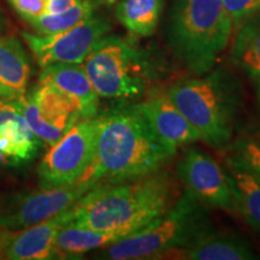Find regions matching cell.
Here are the masks:
<instances>
[{
  "mask_svg": "<svg viewBox=\"0 0 260 260\" xmlns=\"http://www.w3.org/2000/svg\"><path fill=\"white\" fill-rule=\"evenodd\" d=\"M174 155L139 104L122 103L96 115L95 155L82 181L100 184L141 178L160 171Z\"/></svg>",
  "mask_w": 260,
  "mask_h": 260,
  "instance_id": "obj_1",
  "label": "cell"
},
{
  "mask_svg": "<svg viewBox=\"0 0 260 260\" xmlns=\"http://www.w3.org/2000/svg\"><path fill=\"white\" fill-rule=\"evenodd\" d=\"M176 201V184L167 171L135 180L100 183L71 207L69 224L126 235L144 229Z\"/></svg>",
  "mask_w": 260,
  "mask_h": 260,
  "instance_id": "obj_2",
  "label": "cell"
},
{
  "mask_svg": "<svg viewBox=\"0 0 260 260\" xmlns=\"http://www.w3.org/2000/svg\"><path fill=\"white\" fill-rule=\"evenodd\" d=\"M167 95L210 146L220 148L232 140L243 93L229 71L212 69L198 77L177 81Z\"/></svg>",
  "mask_w": 260,
  "mask_h": 260,
  "instance_id": "obj_3",
  "label": "cell"
},
{
  "mask_svg": "<svg viewBox=\"0 0 260 260\" xmlns=\"http://www.w3.org/2000/svg\"><path fill=\"white\" fill-rule=\"evenodd\" d=\"M233 25L223 0H174L168 41L178 60L200 76L218 61L229 44Z\"/></svg>",
  "mask_w": 260,
  "mask_h": 260,
  "instance_id": "obj_4",
  "label": "cell"
},
{
  "mask_svg": "<svg viewBox=\"0 0 260 260\" xmlns=\"http://www.w3.org/2000/svg\"><path fill=\"white\" fill-rule=\"evenodd\" d=\"M207 206L187 189L171 209L144 229L107 246L99 258L110 260L165 259L169 253L188 245L211 229Z\"/></svg>",
  "mask_w": 260,
  "mask_h": 260,
  "instance_id": "obj_5",
  "label": "cell"
},
{
  "mask_svg": "<svg viewBox=\"0 0 260 260\" xmlns=\"http://www.w3.org/2000/svg\"><path fill=\"white\" fill-rule=\"evenodd\" d=\"M82 65L99 98L139 99L157 81L158 63L126 39L105 35Z\"/></svg>",
  "mask_w": 260,
  "mask_h": 260,
  "instance_id": "obj_6",
  "label": "cell"
},
{
  "mask_svg": "<svg viewBox=\"0 0 260 260\" xmlns=\"http://www.w3.org/2000/svg\"><path fill=\"white\" fill-rule=\"evenodd\" d=\"M96 116L79 119L42 158L39 165L41 188L64 187L86 176L95 155Z\"/></svg>",
  "mask_w": 260,
  "mask_h": 260,
  "instance_id": "obj_7",
  "label": "cell"
},
{
  "mask_svg": "<svg viewBox=\"0 0 260 260\" xmlns=\"http://www.w3.org/2000/svg\"><path fill=\"white\" fill-rule=\"evenodd\" d=\"M15 103L35 135L50 146L82 119L77 100L48 83L39 82Z\"/></svg>",
  "mask_w": 260,
  "mask_h": 260,
  "instance_id": "obj_8",
  "label": "cell"
},
{
  "mask_svg": "<svg viewBox=\"0 0 260 260\" xmlns=\"http://www.w3.org/2000/svg\"><path fill=\"white\" fill-rule=\"evenodd\" d=\"M111 30V24L103 16L93 14L68 30L52 35H21L32 56L41 68L57 63L82 64L83 60L105 35Z\"/></svg>",
  "mask_w": 260,
  "mask_h": 260,
  "instance_id": "obj_9",
  "label": "cell"
},
{
  "mask_svg": "<svg viewBox=\"0 0 260 260\" xmlns=\"http://www.w3.org/2000/svg\"><path fill=\"white\" fill-rule=\"evenodd\" d=\"M177 176L186 189L205 206L240 214L225 171L209 154L189 148L177 164Z\"/></svg>",
  "mask_w": 260,
  "mask_h": 260,
  "instance_id": "obj_10",
  "label": "cell"
},
{
  "mask_svg": "<svg viewBox=\"0 0 260 260\" xmlns=\"http://www.w3.org/2000/svg\"><path fill=\"white\" fill-rule=\"evenodd\" d=\"M95 186L98 184L90 181H80L70 186L41 188L21 195L0 212V226L10 232H17L44 222L71 209Z\"/></svg>",
  "mask_w": 260,
  "mask_h": 260,
  "instance_id": "obj_11",
  "label": "cell"
},
{
  "mask_svg": "<svg viewBox=\"0 0 260 260\" xmlns=\"http://www.w3.org/2000/svg\"><path fill=\"white\" fill-rule=\"evenodd\" d=\"M41 142L17 104L0 99V160L9 165L31 161L40 151Z\"/></svg>",
  "mask_w": 260,
  "mask_h": 260,
  "instance_id": "obj_12",
  "label": "cell"
},
{
  "mask_svg": "<svg viewBox=\"0 0 260 260\" xmlns=\"http://www.w3.org/2000/svg\"><path fill=\"white\" fill-rule=\"evenodd\" d=\"M73 219L71 209L44 222L12 233L4 249L3 259L44 260L54 259V240L58 230Z\"/></svg>",
  "mask_w": 260,
  "mask_h": 260,
  "instance_id": "obj_13",
  "label": "cell"
},
{
  "mask_svg": "<svg viewBox=\"0 0 260 260\" xmlns=\"http://www.w3.org/2000/svg\"><path fill=\"white\" fill-rule=\"evenodd\" d=\"M140 109L159 140L176 153V149L201 140L197 129L177 109L168 95L149 98L139 103Z\"/></svg>",
  "mask_w": 260,
  "mask_h": 260,
  "instance_id": "obj_14",
  "label": "cell"
},
{
  "mask_svg": "<svg viewBox=\"0 0 260 260\" xmlns=\"http://www.w3.org/2000/svg\"><path fill=\"white\" fill-rule=\"evenodd\" d=\"M165 259L186 260H253L258 255L251 243L236 234L217 232L213 228L182 248L169 253Z\"/></svg>",
  "mask_w": 260,
  "mask_h": 260,
  "instance_id": "obj_15",
  "label": "cell"
},
{
  "mask_svg": "<svg viewBox=\"0 0 260 260\" xmlns=\"http://www.w3.org/2000/svg\"><path fill=\"white\" fill-rule=\"evenodd\" d=\"M40 82L48 83L69 94L81 106L82 118H92L98 115L99 95L82 64L57 63L42 68Z\"/></svg>",
  "mask_w": 260,
  "mask_h": 260,
  "instance_id": "obj_16",
  "label": "cell"
},
{
  "mask_svg": "<svg viewBox=\"0 0 260 260\" xmlns=\"http://www.w3.org/2000/svg\"><path fill=\"white\" fill-rule=\"evenodd\" d=\"M30 74V59L19 39L0 35V99L16 102L24 96Z\"/></svg>",
  "mask_w": 260,
  "mask_h": 260,
  "instance_id": "obj_17",
  "label": "cell"
},
{
  "mask_svg": "<svg viewBox=\"0 0 260 260\" xmlns=\"http://www.w3.org/2000/svg\"><path fill=\"white\" fill-rule=\"evenodd\" d=\"M225 174L240 214L260 235V178L234 153L225 159Z\"/></svg>",
  "mask_w": 260,
  "mask_h": 260,
  "instance_id": "obj_18",
  "label": "cell"
},
{
  "mask_svg": "<svg viewBox=\"0 0 260 260\" xmlns=\"http://www.w3.org/2000/svg\"><path fill=\"white\" fill-rule=\"evenodd\" d=\"M128 236L118 230H98L65 224L58 230L54 240L56 258H77L93 249L112 245Z\"/></svg>",
  "mask_w": 260,
  "mask_h": 260,
  "instance_id": "obj_19",
  "label": "cell"
},
{
  "mask_svg": "<svg viewBox=\"0 0 260 260\" xmlns=\"http://www.w3.org/2000/svg\"><path fill=\"white\" fill-rule=\"evenodd\" d=\"M230 50V61L247 76H260V12L240 22Z\"/></svg>",
  "mask_w": 260,
  "mask_h": 260,
  "instance_id": "obj_20",
  "label": "cell"
},
{
  "mask_svg": "<svg viewBox=\"0 0 260 260\" xmlns=\"http://www.w3.org/2000/svg\"><path fill=\"white\" fill-rule=\"evenodd\" d=\"M162 10V0H119L116 18L136 37H151L157 28Z\"/></svg>",
  "mask_w": 260,
  "mask_h": 260,
  "instance_id": "obj_21",
  "label": "cell"
},
{
  "mask_svg": "<svg viewBox=\"0 0 260 260\" xmlns=\"http://www.w3.org/2000/svg\"><path fill=\"white\" fill-rule=\"evenodd\" d=\"M102 5L100 0H82L80 4L57 14H45L40 17L25 21L34 29L35 34L52 35L68 30L95 14V10Z\"/></svg>",
  "mask_w": 260,
  "mask_h": 260,
  "instance_id": "obj_22",
  "label": "cell"
},
{
  "mask_svg": "<svg viewBox=\"0 0 260 260\" xmlns=\"http://www.w3.org/2000/svg\"><path fill=\"white\" fill-rule=\"evenodd\" d=\"M234 148L237 157L260 178V142L252 139L239 140Z\"/></svg>",
  "mask_w": 260,
  "mask_h": 260,
  "instance_id": "obj_23",
  "label": "cell"
},
{
  "mask_svg": "<svg viewBox=\"0 0 260 260\" xmlns=\"http://www.w3.org/2000/svg\"><path fill=\"white\" fill-rule=\"evenodd\" d=\"M223 3L233 24L236 25L260 12V0H223Z\"/></svg>",
  "mask_w": 260,
  "mask_h": 260,
  "instance_id": "obj_24",
  "label": "cell"
},
{
  "mask_svg": "<svg viewBox=\"0 0 260 260\" xmlns=\"http://www.w3.org/2000/svg\"><path fill=\"white\" fill-rule=\"evenodd\" d=\"M23 21L40 17L47 12L48 0H8Z\"/></svg>",
  "mask_w": 260,
  "mask_h": 260,
  "instance_id": "obj_25",
  "label": "cell"
},
{
  "mask_svg": "<svg viewBox=\"0 0 260 260\" xmlns=\"http://www.w3.org/2000/svg\"><path fill=\"white\" fill-rule=\"evenodd\" d=\"M82 0H48L46 14H57V12L65 11L80 4Z\"/></svg>",
  "mask_w": 260,
  "mask_h": 260,
  "instance_id": "obj_26",
  "label": "cell"
},
{
  "mask_svg": "<svg viewBox=\"0 0 260 260\" xmlns=\"http://www.w3.org/2000/svg\"><path fill=\"white\" fill-rule=\"evenodd\" d=\"M12 233L10 230H6L4 228L0 226V259H3V254H4V249L6 245H8L10 237H11Z\"/></svg>",
  "mask_w": 260,
  "mask_h": 260,
  "instance_id": "obj_27",
  "label": "cell"
},
{
  "mask_svg": "<svg viewBox=\"0 0 260 260\" xmlns=\"http://www.w3.org/2000/svg\"><path fill=\"white\" fill-rule=\"evenodd\" d=\"M256 94H258V98L260 100V76L256 79Z\"/></svg>",
  "mask_w": 260,
  "mask_h": 260,
  "instance_id": "obj_28",
  "label": "cell"
},
{
  "mask_svg": "<svg viewBox=\"0 0 260 260\" xmlns=\"http://www.w3.org/2000/svg\"><path fill=\"white\" fill-rule=\"evenodd\" d=\"M4 25H5V23H4V18H3L2 14H0V32H2L3 29H4Z\"/></svg>",
  "mask_w": 260,
  "mask_h": 260,
  "instance_id": "obj_29",
  "label": "cell"
},
{
  "mask_svg": "<svg viewBox=\"0 0 260 260\" xmlns=\"http://www.w3.org/2000/svg\"><path fill=\"white\" fill-rule=\"evenodd\" d=\"M100 2H102V4H112L116 0H100Z\"/></svg>",
  "mask_w": 260,
  "mask_h": 260,
  "instance_id": "obj_30",
  "label": "cell"
}]
</instances>
